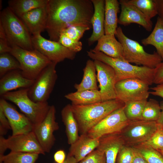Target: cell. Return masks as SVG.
<instances>
[{
	"label": "cell",
	"instance_id": "23",
	"mask_svg": "<svg viewBox=\"0 0 163 163\" xmlns=\"http://www.w3.org/2000/svg\"><path fill=\"white\" fill-rule=\"evenodd\" d=\"M93 50L102 52L110 57L125 61L122 45L116 39L114 35L105 34L97 40L96 46Z\"/></svg>",
	"mask_w": 163,
	"mask_h": 163
},
{
	"label": "cell",
	"instance_id": "36",
	"mask_svg": "<svg viewBox=\"0 0 163 163\" xmlns=\"http://www.w3.org/2000/svg\"><path fill=\"white\" fill-rule=\"evenodd\" d=\"M158 126L157 129L151 137L147 141L141 144L150 146L158 151L163 149L162 127Z\"/></svg>",
	"mask_w": 163,
	"mask_h": 163
},
{
	"label": "cell",
	"instance_id": "32",
	"mask_svg": "<svg viewBox=\"0 0 163 163\" xmlns=\"http://www.w3.org/2000/svg\"><path fill=\"white\" fill-rule=\"evenodd\" d=\"M128 4L137 8L147 17L151 19L158 14L154 0H126Z\"/></svg>",
	"mask_w": 163,
	"mask_h": 163
},
{
	"label": "cell",
	"instance_id": "50",
	"mask_svg": "<svg viewBox=\"0 0 163 163\" xmlns=\"http://www.w3.org/2000/svg\"><path fill=\"white\" fill-rule=\"evenodd\" d=\"M158 151H159L161 153L163 156V149Z\"/></svg>",
	"mask_w": 163,
	"mask_h": 163
},
{
	"label": "cell",
	"instance_id": "14",
	"mask_svg": "<svg viewBox=\"0 0 163 163\" xmlns=\"http://www.w3.org/2000/svg\"><path fill=\"white\" fill-rule=\"evenodd\" d=\"M56 113L55 106L50 105L43 120L34 127L33 131L45 153L49 152L53 146L55 141L53 133L59 128L58 124L56 121Z\"/></svg>",
	"mask_w": 163,
	"mask_h": 163
},
{
	"label": "cell",
	"instance_id": "21",
	"mask_svg": "<svg viewBox=\"0 0 163 163\" xmlns=\"http://www.w3.org/2000/svg\"><path fill=\"white\" fill-rule=\"evenodd\" d=\"M91 0L94 7V13L91 20L93 32L88 39V44L89 46L91 45L105 34V0Z\"/></svg>",
	"mask_w": 163,
	"mask_h": 163
},
{
	"label": "cell",
	"instance_id": "12",
	"mask_svg": "<svg viewBox=\"0 0 163 163\" xmlns=\"http://www.w3.org/2000/svg\"><path fill=\"white\" fill-rule=\"evenodd\" d=\"M34 49L47 57L51 62H59L66 59L73 60L76 53L62 45L59 42L46 39L40 34L32 36Z\"/></svg>",
	"mask_w": 163,
	"mask_h": 163
},
{
	"label": "cell",
	"instance_id": "37",
	"mask_svg": "<svg viewBox=\"0 0 163 163\" xmlns=\"http://www.w3.org/2000/svg\"><path fill=\"white\" fill-rule=\"evenodd\" d=\"M90 29V28L87 26L73 25L65 29L61 34H64L73 40L79 41L85 31Z\"/></svg>",
	"mask_w": 163,
	"mask_h": 163
},
{
	"label": "cell",
	"instance_id": "42",
	"mask_svg": "<svg viewBox=\"0 0 163 163\" xmlns=\"http://www.w3.org/2000/svg\"><path fill=\"white\" fill-rule=\"evenodd\" d=\"M153 83L156 85L163 83V62L155 68Z\"/></svg>",
	"mask_w": 163,
	"mask_h": 163
},
{
	"label": "cell",
	"instance_id": "20",
	"mask_svg": "<svg viewBox=\"0 0 163 163\" xmlns=\"http://www.w3.org/2000/svg\"><path fill=\"white\" fill-rule=\"evenodd\" d=\"M124 145V141L120 133H115L105 135L100 138L99 144L97 149L104 152L106 163H116L118 153Z\"/></svg>",
	"mask_w": 163,
	"mask_h": 163
},
{
	"label": "cell",
	"instance_id": "17",
	"mask_svg": "<svg viewBox=\"0 0 163 163\" xmlns=\"http://www.w3.org/2000/svg\"><path fill=\"white\" fill-rule=\"evenodd\" d=\"M121 12L118 18L119 24L125 26L135 23L142 26L148 31H152L153 23L137 8L128 3L126 0L119 1Z\"/></svg>",
	"mask_w": 163,
	"mask_h": 163
},
{
	"label": "cell",
	"instance_id": "2",
	"mask_svg": "<svg viewBox=\"0 0 163 163\" xmlns=\"http://www.w3.org/2000/svg\"><path fill=\"white\" fill-rule=\"evenodd\" d=\"M125 103L115 99L86 105L71 104L81 134H87L94 126Z\"/></svg>",
	"mask_w": 163,
	"mask_h": 163
},
{
	"label": "cell",
	"instance_id": "19",
	"mask_svg": "<svg viewBox=\"0 0 163 163\" xmlns=\"http://www.w3.org/2000/svg\"><path fill=\"white\" fill-rule=\"evenodd\" d=\"M34 81L24 77L21 70L9 72L0 78V96L18 88H29L32 85Z\"/></svg>",
	"mask_w": 163,
	"mask_h": 163
},
{
	"label": "cell",
	"instance_id": "13",
	"mask_svg": "<svg viewBox=\"0 0 163 163\" xmlns=\"http://www.w3.org/2000/svg\"><path fill=\"white\" fill-rule=\"evenodd\" d=\"M123 107L109 114L94 126L87 133L93 138H100L107 135L120 133L129 123Z\"/></svg>",
	"mask_w": 163,
	"mask_h": 163
},
{
	"label": "cell",
	"instance_id": "26",
	"mask_svg": "<svg viewBox=\"0 0 163 163\" xmlns=\"http://www.w3.org/2000/svg\"><path fill=\"white\" fill-rule=\"evenodd\" d=\"M96 67L94 61L88 59L83 69L82 79L80 83L76 84L74 87L76 91L87 90H98Z\"/></svg>",
	"mask_w": 163,
	"mask_h": 163
},
{
	"label": "cell",
	"instance_id": "34",
	"mask_svg": "<svg viewBox=\"0 0 163 163\" xmlns=\"http://www.w3.org/2000/svg\"><path fill=\"white\" fill-rule=\"evenodd\" d=\"M21 70L18 61L9 53L0 54V77L6 73L14 70Z\"/></svg>",
	"mask_w": 163,
	"mask_h": 163
},
{
	"label": "cell",
	"instance_id": "18",
	"mask_svg": "<svg viewBox=\"0 0 163 163\" xmlns=\"http://www.w3.org/2000/svg\"><path fill=\"white\" fill-rule=\"evenodd\" d=\"M20 18L33 35L40 34L46 27L47 14L46 7L33 9Z\"/></svg>",
	"mask_w": 163,
	"mask_h": 163
},
{
	"label": "cell",
	"instance_id": "48",
	"mask_svg": "<svg viewBox=\"0 0 163 163\" xmlns=\"http://www.w3.org/2000/svg\"><path fill=\"white\" fill-rule=\"evenodd\" d=\"M161 113L159 117L156 122L158 125L163 127V103L160 105Z\"/></svg>",
	"mask_w": 163,
	"mask_h": 163
},
{
	"label": "cell",
	"instance_id": "44",
	"mask_svg": "<svg viewBox=\"0 0 163 163\" xmlns=\"http://www.w3.org/2000/svg\"><path fill=\"white\" fill-rule=\"evenodd\" d=\"M11 49L7 40L0 39V54L10 53Z\"/></svg>",
	"mask_w": 163,
	"mask_h": 163
},
{
	"label": "cell",
	"instance_id": "33",
	"mask_svg": "<svg viewBox=\"0 0 163 163\" xmlns=\"http://www.w3.org/2000/svg\"><path fill=\"white\" fill-rule=\"evenodd\" d=\"M160 105L156 100L150 99L147 101L142 112V120L157 121L161 113Z\"/></svg>",
	"mask_w": 163,
	"mask_h": 163
},
{
	"label": "cell",
	"instance_id": "16",
	"mask_svg": "<svg viewBox=\"0 0 163 163\" xmlns=\"http://www.w3.org/2000/svg\"><path fill=\"white\" fill-rule=\"evenodd\" d=\"M0 107L8 120L12 131V135L33 131L34 126L30 120L24 114L18 112L7 101L1 98Z\"/></svg>",
	"mask_w": 163,
	"mask_h": 163
},
{
	"label": "cell",
	"instance_id": "43",
	"mask_svg": "<svg viewBox=\"0 0 163 163\" xmlns=\"http://www.w3.org/2000/svg\"><path fill=\"white\" fill-rule=\"evenodd\" d=\"M53 157L56 163H64L66 158L65 152L62 149L57 151L55 153Z\"/></svg>",
	"mask_w": 163,
	"mask_h": 163
},
{
	"label": "cell",
	"instance_id": "15",
	"mask_svg": "<svg viewBox=\"0 0 163 163\" xmlns=\"http://www.w3.org/2000/svg\"><path fill=\"white\" fill-rule=\"evenodd\" d=\"M99 90L103 101L116 99L115 71L109 65L100 61L94 60Z\"/></svg>",
	"mask_w": 163,
	"mask_h": 163
},
{
	"label": "cell",
	"instance_id": "40",
	"mask_svg": "<svg viewBox=\"0 0 163 163\" xmlns=\"http://www.w3.org/2000/svg\"><path fill=\"white\" fill-rule=\"evenodd\" d=\"M78 163H106L105 155L102 150L96 149Z\"/></svg>",
	"mask_w": 163,
	"mask_h": 163
},
{
	"label": "cell",
	"instance_id": "1",
	"mask_svg": "<svg viewBox=\"0 0 163 163\" xmlns=\"http://www.w3.org/2000/svg\"><path fill=\"white\" fill-rule=\"evenodd\" d=\"M46 27L50 40L58 42L62 32L73 25L92 27L94 7L90 0H48Z\"/></svg>",
	"mask_w": 163,
	"mask_h": 163
},
{
	"label": "cell",
	"instance_id": "8",
	"mask_svg": "<svg viewBox=\"0 0 163 163\" xmlns=\"http://www.w3.org/2000/svg\"><path fill=\"white\" fill-rule=\"evenodd\" d=\"M57 63L51 62L40 73L28 88L30 98L36 102H47L57 79L56 70Z\"/></svg>",
	"mask_w": 163,
	"mask_h": 163
},
{
	"label": "cell",
	"instance_id": "9",
	"mask_svg": "<svg viewBox=\"0 0 163 163\" xmlns=\"http://www.w3.org/2000/svg\"><path fill=\"white\" fill-rule=\"evenodd\" d=\"M7 149L13 152L45 154L33 131L11 135L6 139L0 136V157L4 155Z\"/></svg>",
	"mask_w": 163,
	"mask_h": 163
},
{
	"label": "cell",
	"instance_id": "6",
	"mask_svg": "<svg viewBox=\"0 0 163 163\" xmlns=\"http://www.w3.org/2000/svg\"><path fill=\"white\" fill-rule=\"evenodd\" d=\"M28 88H22L7 92L1 98L16 104L30 120L34 127L41 123L46 117L50 106L47 102H36L28 94Z\"/></svg>",
	"mask_w": 163,
	"mask_h": 163
},
{
	"label": "cell",
	"instance_id": "11",
	"mask_svg": "<svg viewBox=\"0 0 163 163\" xmlns=\"http://www.w3.org/2000/svg\"><path fill=\"white\" fill-rule=\"evenodd\" d=\"M149 85L136 78H129L117 82L115 85L116 99L124 103L127 102L147 100Z\"/></svg>",
	"mask_w": 163,
	"mask_h": 163
},
{
	"label": "cell",
	"instance_id": "46",
	"mask_svg": "<svg viewBox=\"0 0 163 163\" xmlns=\"http://www.w3.org/2000/svg\"><path fill=\"white\" fill-rule=\"evenodd\" d=\"M133 148L134 150V157L132 163H148L143 157L134 147Z\"/></svg>",
	"mask_w": 163,
	"mask_h": 163
},
{
	"label": "cell",
	"instance_id": "7",
	"mask_svg": "<svg viewBox=\"0 0 163 163\" xmlns=\"http://www.w3.org/2000/svg\"><path fill=\"white\" fill-rule=\"evenodd\" d=\"M10 53L19 63L22 74L25 78L35 80L51 61L36 49L28 50L17 46H11Z\"/></svg>",
	"mask_w": 163,
	"mask_h": 163
},
{
	"label": "cell",
	"instance_id": "51",
	"mask_svg": "<svg viewBox=\"0 0 163 163\" xmlns=\"http://www.w3.org/2000/svg\"><path fill=\"white\" fill-rule=\"evenodd\" d=\"M162 130H163V127H162Z\"/></svg>",
	"mask_w": 163,
	"mask_h": 163
},
{
	"label": "cell",
	"instance_id": "30",
	"mask_svg": "<svg viewBox=\"0 0 163 163\" xmlns=\"http://www.w3.org/2000/svg\"><path fill=\"white\" fill-rule=\"evenodd\" d=\"M39 154L11 152L0 157V163H35Z\"/></svg>",
	"mask_w": 163,
	"mask_h": 163
},
{
	"label": "cell",
	"instance_id": "41",
	"mask_svg": "<svg viewBox=\"0 0 163 163\" xmlns=\"http://www.w3.org/2000/svg\"><path fill=\"white\" fill-rule=\"evenodd\" d=\"M9 129L11 128L8 120L0 107V136H4Z\"/></svg>",
	"mask_w": 163,
	"mask_h": 163
},
{
	"label": "cell",
	"instance_id": "28",
	"mask_svg": "<svg viewBox=\"0 0 163 163\" xmlns=\"http://www.w3.org/2000/svg\"><path fill=\"white\" fill-rule=\"evenodd\" d=\"M142 43L145 46L151 45L156 49V52L163 60V19L157 18L155 26L150 34L142 39Z\"/></svg>",
	"mask_w": 163,
	"mask_h": 163
},
{
	"label": "cell",
	"instance_id": "10",
	"mask_svg": "<svg viewBox=\"0 0 163 163\" xmlns=\"http://www.w3.org/2000/svg\"><path fill=\"white\" fill-rule=\"evenodd\" d=\"M156 121H129L120 133L125 145L133 146L147 141L158 127Z\"/></svg>",
	"mask_w": 163,
	"mask_h": 163
},
{
	"label": "cell",
	"instance_id": "25",
	"mask_svg": "<svg viewBox=\"0 0 163 163\" xmlns=\"http://www.w3.org/2000/svg\"><path fill=\"white\" fill-rule=\"evenodd\" d=\"M61 116L65 126L68 143L71 145L76 141L79 136L78 124L74 116L71 104H68L62 109Z\"/></svg>",
	"mask_w": 163,
	"mask_h": 163
},
{
	"label": "cell",
	"instance_id": "39",
	"mask_svg": "<svg viewBox=\"0 0 163 163\" xmlns=\"http://www.w3.org/2000/svg\"><path fill=\"white\" fill-rule=\"evenodd\" d=\"M58 42L65 47L76 53L82 49L81 42L73 40L62 34H60Z\"/></svg>",
	"mask_w": 163,
	"mask_h": 163
},
{
	"label": "cell",
	"instance_id": "38",
	"mask_svg": "<svg viewBox=\"0 0 163 163\" xmlns=\"http://www.w3.org/2000/svg\"><path fill=\"white\" fill-rule=\"evenodd\" d=\"M134 157V150L133 147L124 145L118 153L116 163H132Z\"/></svg>",
	"mask_w": 163,
	"mask_h": 163
},
{
	"label": "cell",
	"instance_id": "22",
	"mask_svg": "<svg viewBox=\"0 0 163 163\" xmlns=\"http://www.w3.org/2000/svg\"><path fill=\"white\" fill-rule=\"evenodd\" d=\"M99 142L100 138H93L87 134H81L70 145L68 154L73 156L78 163L96 149Z\"/></svg>",
	"mask_w": 163,
	"mask_h": 163
},
{
	"label": "cell",
	"instance_id": "45",
	"mask_svg": "<svg viewBox=\"0 0 163 163\" xmlns=\"http://www.w3.org/2000/svg\"><path fill=\"white\" fill-rule=\"evenodd\" d=\"M152 91L149 92L150 94L160 97L163 98V83L157 85L151 88Z\"/></svg>",
	"mask_w": 163,
	"mask_h": 163
},
{
	"label": "cell",
	"instance_id": "49",
	"mask_svg": "<svg viewBox=\"0 0 163 163\" xmlns=\"http://www.w3.org/2000/svg\"><path fill=\"white\" fill-rule=\"evenodd\" d=\"M64 163H78L75 158L69 154L67 155Z\"/></svg>",
	"mask_w": 163,
	"mask_h": 163
},
{
	"label": "cell",
	"instance_id": "24",
	"mask_svg": "<svg viewBox=\"0 0 163 163\" xmlns=\"http://www.w3.org/2000/svg\"><path fill=\"white\" fill-rule=\"evenodd\" d=\"M120 2L117 0H105L104 29L105 34L114 35L117 27Z\"/></svg>",
	"mask_w": 163,
	"mask_h": 163
},
{
	"label": "cell",
	"instance_id": "5",
	"mask_svg": "<svg viewBox=\"0 0 163 163\" xmlns=\"http://www.w3.org/2000/svg\"><path fill=\"white\" fill-rule=\"evenodd\" d=\"M115 35L122 45L125 61L153 69L163 61L156 52L152 54L147 53L138 42L126 37L120 27L117 28Z\"/></svg>",
	"mask_w": 163,
	"mask_h": 163
},
{
	"label": "cell",
	"instance_id": "35",
	"mask_svg": "<svg viewBox=\"0 0 163 163\" xmlns=\"http://www.w3.org/2000/svg\"><path fill=\"white\" fill-rule=\"evenodd\" d=\"M132 147L143 157L148 163H163V156L157 150L142 144Z\"/></svg>",
	"mask_w": 163,
	"mask_h": 163
},
{
	"label": "cell",
	"instance_id": "31",
	"mask_svg": "<svg viewBox=\"0 0 163 163\" xmlns=\"http://www.w3.org/2000/svg\"><path fill=\"white\" fill-rule=\"evenodd\" d=\"M147 100L132 101L125 103L124 111L130 121L142 120L144 108Z\"/></svg>",
	"mask_w": 163,
	"mask_h": 163
},
{
	"label": "cell",
	"instance_id": "3",
	"mask_svg": "<svg viewBox=\"0 0 163 163\" xmlns=\"http://www.w3.org/2000/svg\"><path fill=\"white\" fill-rule=\"evenodd\" d=\"M87 53L92 59L103 62L113 69L116 83L126 79L136 78L144 81L149 85L153 83L155 69L133 65L126 61L110 57L102 52L93 49L87 51Z\"/></svg>",
	"mask_w": 163,
	"mask_h": 163
},
{
	"label": "cell",
	"instance_id": "27",
	"mask_svg": "<svg viewBox=\"0 0 163 163\" xmlns=\"http://www.w3.org/2000/svg\"><path fill=\"white\" fill-rule=\"evenodd\" d=\"M64 97L74 105H89L103 101L99 90L76 91L68 93Z\"/></svg>",
	"mask_w": 163,
	"mask_h": 163
},
{
	"label": "cell",
	"instance_id": "29",
	"mask_svg": "<svg viewBox=\"0 0 163 163\" xmlns=\"http://www.w3.org/2000/svg\"><path fill=\"white\" fill-rule=\"evenodd\" d=\"M48 0H10L8 7L20 18L24 14L36 8L46 7Z\"/></svg>",
	"mask_w": 163,
	"mask_h": 163
},
{
	"label": "cell",
	"instance_id": "47",
	"mask_svg": "<svg viewBox=\"0 0 163 163\" xmlns=\"http://www.w3.org/2000/svg\"><path fill=\"white\" fill-rule=\"evenodd\" d=\"M156 4L158 17L163 19V0H154Z\"/></svg>",
	"mask_w": 163,
	"mask_h": 163
},
{
	"label": "cell",
	"instance_id": "4",
	"mask_svg": "<svg viewBox=\"0 0 163 163\" xmlns=\"http://www.w3.org/2000/svg\"><path fill=\"white\" fill-rule=\"evenodd\" d=\"M0 24L3 27L9 45L33 50L32 36L21 20L7 7L0 12Z\"/></svg>",
	"mask_w": 163,
	"mask_h": 163
}]
</instances>
